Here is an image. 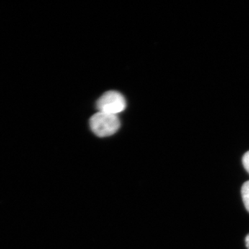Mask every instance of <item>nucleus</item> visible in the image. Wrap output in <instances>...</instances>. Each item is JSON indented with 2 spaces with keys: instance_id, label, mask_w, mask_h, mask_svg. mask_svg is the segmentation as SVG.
<instances>
[{
  "instance_id": "1",
  "label": "nucleus",
  "mask_w": 249,
  "mask_h": 249,
  "mask_svg": "<svg viewBox=\"0 0 249 249\" xmlns=\"http://www.w3.org/2000/svg\"><path fill=\"white\" fill-rule=\"evenodd\" d=\"M89 124L96 136L107 137L117 132L120 128L121 123L117 116L99 111L91 116Z\"/></svg>"
},
{
  "instance_id": "2",
  "label": "nucleus",
  "mask_w": 249,
  "mask_h": 249,
  "mask_svg": "<svg viewBox=\"0 0 249 249\" xmlns=\"http://www.w3.org/2000/svg\"><path fill=\"white\" fill-rule=\"evenodd\" d=\"M96 107L101 112L116 115L125 109L126 101L121 93L109 91L105 93L98 100Z\"/></svg>"
},
{
  "instance_id": "3",
  "label": "nucleus",
  "mask_w": 249,
  "mask_h": 249,
  "mask_svg": "<svg viewBox=\"0 0 249 249\" xmlns=\"http://www.w3.org/2000/svg\"><path fill=\"white\" fill-rule=\"evenodd\" d=\"M242 193V200L245 204L246 209L249 213V181H246L244 183L241 190Z\"/></svg>"
},
{
  "instance_id": "4",
  "label": "nucleus",
  "mask_w": 249,
  "mask_h": 249,
  "mask_svg": "<svg viewBox=\"0 0 249 249\" xmlns=\"http://www.w3.org/2000/svg\"><path fill=\"white\" fill-rule=\"evenodd\" d=\"M242 163H243L245 170L249 173V151L246 152L245 155L243 156Z\"/></svg>"
},
{
  "instance_id": "5",
  "label": "nucleus",
  "mask_w": 249,
  "mask_h": 249,
  "mask_svg": "<svg viewBox=\"0 0 249 249\" xmlns=\"http://www.w3.org/2000/svg\"><path fill=\"white\" fill-rule=\"evenodd\" d=\"M245 242L247 249H249V234L247 236V237H246Z\"/></svg>"
}]
</instances>
